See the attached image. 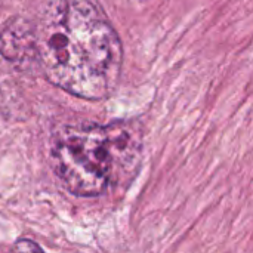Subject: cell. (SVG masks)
<instances>
[{"mask_svg": "<svg viewBox=\"0 0 253 253\" xmlns=\"http://www.w3.org/2000/svg\"><path fill=\"white\" fill-rule=\"evenodd\" d=\"M0 52L15 64L36 62L34 27L24 19L9 22L0 33Z\"/></svg>", "mask_w": 253, "mask_h": 253, "instance_id": "obj_3", "label": "cell"}, {"mask_svg": "<svg viewBox=\"0 0 253 253\" xmlns=\"http://www.w3.org/2000/svg\"><path fill=\"white\" fill-rule=\"evenodd\" d=\"M10 99V83L0 73V108L6 105Z\"/></svg>", "mask_w": 253, "mask_h": 253, "instance_id": "obj_4", "label": "cell"}, {"mask_svg": "<svg viewBox=\"0 0 253 253\" xmlns=\"http://www.w3.org/2000/svg\"><path fill=\"white\" fill-rule=\"evenodd\" d=\"M15 249L16 251H22V252H27V251H40V248L36 243L30 242V240H19L15 245Z\"/></svg>", "mask_w": 253, "mask_h": 253, "instance_id": "obj_5", "label": "cell"}, {"mask_svg": "<svg viewBox=\"0 0 253 253\" xmlns=\"http://www.w3.org/2000/svg\"><path fill=\"white\" fill-rule=\"evenodd\" d=\"M141 150V132L133 123L64 127L52 139L50 162L67 190L92 197L129 182Z\"/></svg>", "mask_w": 253, "mask_h": 253, "instance_id": "obj_2", "label": "cell"}, {"mask_svg": "<svg viewBox=\"0 0 253 253\" xmlns=\"http://www.w3.org/2000/svg\"><path fill=\"white\" fill-rule=\"evenodd\" d=\"M36 64L55 86L84 99L110 96L120 80V39L89 0H55L34 25Z\"/></svg>", "mask_w": 253, "mask_h": 253, "instance_id": "obj_1", "label": "cell"}]
</instances>
